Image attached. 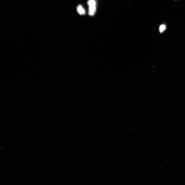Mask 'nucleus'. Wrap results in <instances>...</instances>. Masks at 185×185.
<instances>
[{
    "label": "nucleus",
    "instance_id": "1",
    "mask_svg": "<svg viewBox=\"0 0 185 185\" xmlns=\"http://www.w3.org/2000/svg\"><path fill=\"white\" fill-rule=\"evenodd\" d=\"M87 4L89 6L88 14L93 16L96 11V2L95 0H89Z\"/></svg>",
    "mask_w": 185,
    "mask_h": 185
},
{
    "label": "nucleus",
    "instance_id": "2",
    "mask_svg": "<svg viewBox=\"0 0 185 185\" xmlns=\"http://www.w3.org/2000/svg\"><path fill=\"white\" fill-rule=\"evenodd\" d=\"M77 10L79 13L81 15H84L85 13V10L81 5H79L78 6Z\"/></svg>",
    "mask_w": 185,
    "mask_h": 185
},
{
    "label": "nucleus",
    "instance_id": "3",
    "mask_svg": "<svg viewBox=\"0 0 185 185\" xmlns=\"http://www.w3.org/2000/svg\"><path fill=\"white\" fill-rule=\"evenodd\" d=\"M166 26L165 25H162L160 27V32H162L166 29Z\"/></svg>",
    "mask_w": 185,
    "mask_h": 185
}]
</instances>
